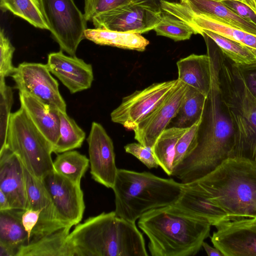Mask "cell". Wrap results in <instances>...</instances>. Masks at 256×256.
<instances>
[{"label":"cell","instance_id":"obj_21","mask_svg":"<svg viewBox=\"0 0 256 256\" xmlns=\"http://www.w3.org/2000/svg\"><path fill=\"white\" fill-rule=\"evenodd\" d=\"M72 226L60 228L21 246L16 256H75L68 240Z\"/></svg>","mask_w":256,"mask_h":256},{"label":"cell","instance_id":"obj_24","mask_svg":"<svg viewBox=\"0 0 256 256\" xmlns=\"http://www.w3.org/2000/svg\"><path fill=\"white\" fill-rule=\"evenodd\" d=\"M196 12L212 16L228 24L256 36V25L245 20L222 2L212 0H180Z\"/></svg>","mask_w":256,"mask_h":256},{"label":"cell","instance_id":"obj_30","mask_svg":"<svg viewBox=\"0 0 256 256\" xmlns=\"http://www.w3.org/2000/svg\"><path fill=\"white\" fill-rule=\"evenodd\" d=\"M3 12L9 11L34 26L48 30L39 0H0Z\"/></svg>","mask_w":256,"mask_h":256},{"label":"cell","instance_id":"obj_15","mask_svg":"<svg viewBox=\"0 0 256 256\" xmlns=\"http://www.w3.org/2000/svg\"><path fill=\"white\" fill-rule=\"evenodd\" d=\"M90 174L92 178L112 188L118 168L115 162L113 142L100 124L93 122L87 138Z\"/></svg>","mask_w":256,"mask_h":256},{"label":"cell","instance_id":"obj_39","mask_svg":"<svg viewBox=\"0 0 256 256\" xmlns=\"http://www.w3.org/2000/svg\"><path fill=\"white\" fill-rule=\"evenodd\" d=\"M222 2L242 18L256 25V15L246 4L234 0H225Z\"/></svg>","mask_w":256,"mask_h":256},{"label":"cell","instance_id":"obj_25","mask_svg":"<svg viewBox=\"0 0 256 256\" xmlns=\"http://www.w3.org/2000/svg\"><path fill=\"white\" fill-rule=\"evenodd\" d=\"M84 37L94 43L120 48L144 51L149 41L138 33L125 32L102 28H87Z\"/></svg>","mask_w":256,"mask_h":256},{"label":"cell","instance_id":"obj_31","mask_svg":"<svg viewBox=\"0 0 256 256\" xmlns=\"http://www.w3.org/2000/svg\"><path fill=\"white\" fill-rule=\"evenodd\" d=\"M59 116L60 136L52 148L53 152L56 154L80 148L86 138L85 132L66 112L60 110Z\"/></svg>","mask_w":256,"mask_h":256},{"label":"cell","instance_id":"obj_42","mask_svg":"<svg viewBox=\"0 0 256 256\" xmlns=\"http://www.w3.org/2000/svg\"><path fill=\"white\" fill-rule=\"evenodd\" d=\"M180 0H132V2L150 7L158 12H162L160 2L166 1L169 2H180Z\"/></svg>","mask_w":256,"mask_h":256},{"label":"cell","instance_id":"obj_12","mask_svg":"<svg viewBox=\"0 0 256 256\" xmlns=\"http://www.w3.org/2000/svg\"><path fill=\"white\" fill-rule=\"evenodd\" d=\"M41 180L62 222L71 226L78 224L85 210L80 184L72 182L54 170Z\"/></svg>","mask_w":256,"mask_h":256},{"label":"cell","instance_id":"obj_34","mask_svg":"<svg viewBox=\"0 0 256 256\" xmlns=\"http://www.w3.org/2000/svg\"><path fill=\"white\" fill-rule=\"evenodd\" d=\"M0 152L6 146L8 124L13 104L12 88L6 84L5 79H0Z\"/></svg>","mask_w":256,"mask_h":256},{"label":"cell","instance_id":"obj_27","mask_svg":"<svg viewBox=\"0 0 256 256\" xmlns=\"http://www.w3.org/2000/svg\"><path fill=\"white\" fill-rule=\"evenodd\" d=\"M208 96L194 88L188 86L182 100L173 126L188 128L204 116Z\"/></svg>","mask_w":256,"mask_h":256},{"label":"cell","instance_id":"obj_44","mask_svg":"<svg viewBox=\"0 0 256 256\" xmlns=\"http://www.w3.org/2000/svg\"><path fill=\"white\" fill-rule=\"evenodd\" d=\"M0 256H16V252L12 248L0 243Z\"/></svg>","mask_w":256,"mask_h":256},{"label":"cell","instance_id":"obj_32","mask_svg":"<svg viewBox=\"0 0 256 256\" xmlns=\"http://www.w3.org/2000/svg\"><path fill=\"white\" fill-rule=\"evenodd\" d=\"M202 32L210 38L224 56L234 64L240 66L256 64V51L212 32L203 30L200 34Z\"/></svg>","mask_w":256,"mask_h":256},{"label":"cell","instance_id":"obj_48","mask_svg":"<svg viewBox=\"0 0 256 256\" xmlns=\"http://www.w3.org/2000/svg\"><path fill=\"white\" fill-rule=\"evenodd\" d=\"M256 222V218H255Z\"/></svg>","mask_w":256,"mask_h":256},{"label":"cell","instance_id":"obj_35","mask_svg":"<svg viewBox=\"0 0 256 256\" xmlns=\"http://www.w3.org/2000/svg\"><path fill=\"white\" fill-rule=\"evenodd\" d=\"M203 116L192 126L188 128L178 140L175 149L173 162L174 168L196 147L198 144V133Z\"/></svg>","mask_w":256,"mask_h":256},{"label":"cell","instance_id":"obj_8","mask_svg":"<svg viewBox=\"0 0 256 256\" xmlns=\"http://www.w3.org/2000/svg\"><path fill=\"white\" fill-rule=\"evenodd\" d=\"M48 30L61 50L76 56L87 21L74 0H39Z\"/></svg>","mask_w":256,"mask_h":256},{"label":"cell","instance_id":"obj_46","mask_svg":"<svg viewBox=\"0 0 256 256\" xmlns=\"http://www.w3.org/2000/svg\"><path fill=\"white\" fill-rule=\"evenodd\" d=\"M242 3L250 8L256 15V0H243Z\"/></svg>","mask_w":256,"mask_h":256},{"label":"cell","instance_id":"obj_16","mask_svg":"<svg viewBox=\"0 0 256 256\" xmlns=\"http://www.w3.org/2000/svg\"><path fill=\"white\" fill-rule=\"evenodd\" d=\"M188 85L180 80L170 94L134 129V138L152 150L157 138L176 116Z\"/></svg>","mask_w":256,"mask_h":256},{"label":"cell","instance_id":"obj_9","mask_svg":"<svg viewBox=\"0 0 256 256\" xmlns=\"http://www.w3.org/2000/svg\"><path fill=\"white\" fill-rule=\"evenodd\" d=\"M178 78L152 84L122 98L121 104L110 114L111 120L128 130L153 112L176 88Z\"/></svg>","mask_w":256,"mask_h":256},{"label":"cell","instance_id":"obj_6","mask_svg":"<svg viewBox=\"0 0 256 256\" xmlns=\"http://www.w3.org/2000/svg\"><path fill=\"white\" fill-rule=\"evenodd\" d=\"M184 186L172 178L118 168L112 188L114 212L118 216L136 222L150 210L176 204Z\"/></svg>","mask_w":256,"mask_h":256},{"label":"cell","instance_id":"obj_33","mask_svg":"<svg viewBox=\"0 0 256 256\" xmlns=\"http://www.w3.org/2000/svg\"><path fill=\"white\" fill-rule=\"evenodd\" d=\"M156 35L169 38L174 41L187 40L194 30L180 19L169 14L162 13L161 19L154 29Z\"/></svg>","mask_w":256,"mask_h":256},{"label":"cell","instance_id":"obj_26","mask_svg":"<svg viewBox=\"0 0 256 256\" xmlns=\"http://www.w3.org/2000/svg\"><path fill=\"white\" fill-rule=\"evenodd\" d=\"M24 210H0V243L16 252L28 242V235L22 221Z\"/></svg>","mask_w":256,"mask_h":256},{"label":"cell","instance_id":"obj_17","mask_svg":"<svg viewBox=\"0 0 256 256\" xmlns=\"http://www.w3.org/2000/svg\"><path fill=\"white\" fill-rule=\"evenodd\" d=\"M24 172L27 196L26 209L38 210L40 212L38 223L31 234L30 242L69 226L60 219L42 180L32 174L25 168Z\"/></svg>","mask_w":256,"mask_h":256},{"label":"cell","instance_id":"obj_18","mask_svg":"<svg viewBox=\"0 0 256 256\" xmlns=\"http://www.w3.org/2000/svg\"><path fill=\"white\" fill-rule=\"evenodd\" d=\"M46 65L72 94L91 87L94 80L92 66L76 56H66L62 50L51 52Z\"/></svg>","mask_w":256,"mask_h":256},{"label":"cell","instance_id":"obj_19","mask_svg":"<svg viewBox=\"0 0 256 256\" xmlns=\"http://www.w3.org/2000/svg\"><path fill=\"white\" fill-rule=\"evenodd\" d=\"M0 190L6 196L12 209L26 210L24 168L18 156L7 147L0 152Z\"/></svg>","mask_w":256,"mask_h":256},{"label":"cell","instance_id":"obj_10","mask_svg":"<svg viewBox=\"0 0 256 256\" xmlns=\"http://www.w3.org/2000/svg\"><path fill=\"white\" fill-rule=\"evenodd\" d=\"M46 64L23 62L16 67L11 76L15 88L25 92L62 112L66 104L61 96L58 81L51 75Z\"/></svg>","mask_w":256,"mask_h":256},{"label":"cell","instance_id":"obj_38","mask_svg":"<svg viewBox=\"0 0 256 256\" xmlns=\"http://www.w3.org/2000/svg\"><path fill=\"white\" fill-rule=\"evenodd\" d=\"M124 148L126 152L133 155L150 169L160 166L152 150L139 142L128 144Z\"/></svg>","mask_w":256,"mask_h":256},{"label":"cell","instance_id":"obj_2","mask_svg":"<svg viewBox=\"0 0 256 256\" xmlns=\"http://www.w3.org/2000/svg\"><path fill=\"white\" fill-rule=\"evenodd\" d=\"M190 184L220 208L227 220L256 218V162L228 157Z\"/></svg>","mask_w":256,"mask_h":256},{"label":"cell","instance_id":"obj_11","mask_svg":"<svg viewBox=\"0 0 256 256\" xmlns=\"http://www.w3.org/2000/svg\"><path fill=\"white\" fill-rule=\"evenodd\" d=\"M162 14L132 1L94 16L92 22L96 28L142 34L156 27Z\"/></svg>","mask_w":256,"mask_h":256},{"label":"cell","instance_id":"obj_7","mask_svg":"<svg viewBox=\"0 0 256 256\" xmlns=\"http://www.w3.org/2000/svg\"><path fill=\"white\" fill-rule=\"evenodd\" d=\"M6 147L18 156L30 173L40 180L54 170L52 144L21 107L11 114Z\"/></svg>","mask_w":256,"mask_h":256},{"label":"cell","instance_id":"obj_14","mask_svg":"<svg viewBox=\"0 0 256 256\" xmlns=\"http://www.w3.org/2000/svg\"><path fill=\"white\" fill-rule=\"evenodd\" d=\"M214 226L211 242L224 256H256L255 218L226 220Z\"/></svg>","mask_w":256,"mask_h":256},{"label":"cell","instance_id":"obj_22","mask_svg":"<svg viewBox=\"0 0 256 256\" xmlns=\"http://www.w3.org/2000/svg\"><path fill=\"white\" fill-rule=\"evenodd\" d=\"M178 79L208 96L210 86V62L208 55L192 54L176 62Z\"/></svg>","mask_w":256,"mask_h":256},{"label":"cell","instance_id":"obj_3","mask_svg":"<svg viewBox=\"0 0 256 256\" xmlns=\"http://www.w3.org/2000/svg\"><path fill=\"white\" fill-rule=\"evenodd\" d=\"M138 226L148 238L152 256H194L210 236L211 224L176 204L150 210Z\"/></svg>","mask_w":256,"mask_h":256},{"label":"cell","instance_id":"obj_20","mask_svg":"<svg viewBox=\"0 0 256 256\" xmlns=\"http://www.w3.org/2000/svg\"><path fill=\"white\" fill-rule=\"evenodd\" d=\"M18 94L20 107L54 147L60 136V110L26 92H19Z\"/></svg>","mask_w":256,"mask_h":256},{"label":"cell","instance_id":"obj_23","mask_svg":"<svg viewBox=\"0 0 256 256\" xmlns=\"http://www.w3.org/2000/svg\"><path fill=\"white\" fill-rule=\"evenodd\" d=\"M190 213L208 220L212 226L227 220L225 214L208 200L191 184H184L183 192L176 204Z\"/></svg>","mask_w":256,"mask_h":256},{"label":"cell","instance_id":"obj_40","mask_svg":"<svg viewBox=\"0 0 256 256\" xmlns=\"http://www.w3.org/2000/svg\"><path fill=\"white\" fill-rule=\"evenodd\" d=\"M40 214V211L38 210L26 209L24 210L22 214V224L28 235V242L27 244L30 242L32 230L38 223Z\"/></svg>","mask_w":256,"mask_h":256},{"label":"cell","instance_id":"obj_47","mask_svg":"<svg viewBox=\"0 0 256 256\" xmlns=\"http://www.w3.org/2000/svg\"><path fill=\"white\" fill-rule=\"evenodd\" d=\"M212 0L216 1V2H222L225 1V0ZM234 0L239 1V2H243V0Z\"/></svg>","mask_w":256,"mask_h":256},{"label":"cell","instance_id":"obj_45","mask_svg":"<svg viewBox=\"0 0 256 256\" xmlns=\"http://www.w3.org/2000/svg\"><path fill=\"white\" fill-rule=\"evenodd\" d=\"M12 209L8 198L4 193L0 190V210Z\"/></svg>","mask_w":256,"mask_h":256},{"label":"cell","instance_id":"obj_13","mask_svg":"<svg viewBox=\"0 0 256 256\" xmlns=\"http://www.w3.org/2000/svg\"><path fill=\"white\" fill-rule=\"evenodd\" d=\"M162 13L170 14L188 25L195 34L202 30L212 32L236 42L256 51V36L228 24L212 16L196 12L186 5L176 2L162 1Z\"/></svg>","mask_w":256,"mask_h":256},{"label":"cell","instance_id":"obj_28","mask_svg":"<svg viewBox=\"0 0 256 256\" xmlns=\"http://www.w3.org/2000/svg\"><path fill=\"white\" fill-rule=\"evenodd\" d=\"M188 128L171 126L164 130L157 138L152 150L160 166L168 176H172L176 143Z\"/></svg>","mask_w":256,"mask_h":256},{"label":"cell","instance_id":"obj_43","mask_svg":"<svg viewBox=\"0 0 256 256\" xmlns=\"http://www.w3.org/2000/svg\"><path fill=\"white\" fill-rule=\"evenodd\" d=\"M202 247L208 256H224L220 251L217 248L211 246L204 241L202 244Z\"/></svg>","mask_w":256,"mask_h":256},{"label":"cell","instance_id":"obj_41","mask_svg":"<svg viewBox=\"0 0 256 256\" xmlns=\"http://www.w3.org/2000/svg\"><path fill=\"white\" fill-rule=\"evenodd\" d=\"M240 66L244 74L248 88L256 98V64Z\"/></svg>","mask_w":256,"mask_h":256},{"label":"cell","instance_id":"obj_5","mask_svg":"<svg viewBox=\"0 0 256 256\" xmlns=\"http://www.w3.org/2000/svg\"><path fill=\"white\" fill-rule=\"evenodd\" d=\"M220 78L222 98L234 132L228 157L256 162V98L248 88L240 66L222 52Z\"/></svg>","mask_w":256,"mask_h":256},{"label":"cell","instance_id":"obj_37","mask_svg":"<svg viewBox=\"0 0 256 256\" xmlns=\"http://www.w3.org/2000/svg\"><path fill=\"white\" fill-rule=\"evenodd\" d=\"M132 0H85L84 16L86 21L94 16L128 4Z\"/></svg>","mask_w":256,"mask_h":256},{"label":"cell","instance_id":"obj_4","mask_svg":"<svg viewBox=\"0 0 256 256\" xmlns=\"http://www.w3.org/2000/svg\"><path fill=\"white\" fill-rule=\"evenodd\" d=\"M68 240L75 256H148L145 241L135 222L114 211L103 212L76 224Z\"/></svg>","mask_w":256,"mask_h":256},{"label":"cell","instance_id":"obj_29","mask_svg":"<svg viewBox=\"0 0 256 256\" xmlns=\"http://www.w3.org/2000/svg\"><path fill=\"white\" fill-rule=\"evenodd\" d=\"M89 165L86 156L73 150L58 154L53 162L54 171L78 184H80Z\"/></svg>","mask_w":256,"mask_h":256},{"label":"cell","instance_id":"obj_36","mask_svg":"<svg viewBox=\"0 0 256 256\" xmlns=\"http://www.w3.org/2000/svg\"><path fill=\"white\" fill-rule=\"evenodd\" d=\"M15 48L6 36L2 28L0 31V79L11 76L16 67L12 64Z\"/></svg>","mask_w":256,"mask_h":256},{"label":"cell","instance_id":"obj_1","mask_svg":"<svg viewBox=\"0 0 256 256\" xmlns=\"http://www.w3.org/2000/svg\"><path fill=\"white\" fill-rule=\"evenodd\" d=\"M210 62V86L196 148L174 168L172 176L184 184L204 177L228 158L234 132L223 102L220 78L222 52L210 38L205 40Z\"/></svg>","mask_w":256,"mask_h":256}]
</instances>
